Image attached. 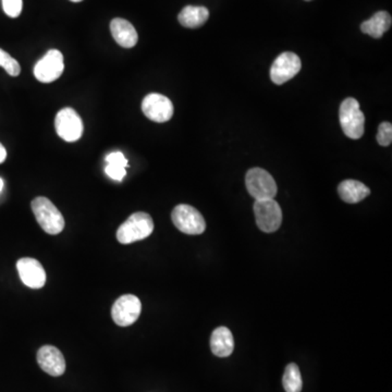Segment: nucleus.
I'll return each instance as SVG.
<instances>
[{
    "instance_id": "cd10ccee",
    "label": "nucleus",
    "mask_w": 392,
    "mask_h": 392,
    "mask_svg": "<svg viewBox=\"0 0 392 392\" xmlns=\"http://www.w3.org/2000/svg\"><path fill=\"white\" fill-rule=\"evenodd\" d=\"M305 1H312V0H305Z\"/></svg>"
},
{
    "instance_id": "423d86ee",
    "label": "nucleus",
    "mask_w": 392,
    "mask_h": 392,
    "mask_svg": "<svg viewBox=\"0 0 392 392\" xmlns=\"http://www.w3.org/2000/svg\"><path fill=\"white\" fill-rule=\"evenodd\" d=\"M256 224L266 233L277 231L282 222V211L275 198L255 200L254 203Z\"/></svg>"
},
{
    "instance_id": "ddd939ff",
    "label": "nucleus",
    "mask_w": 392,
    "mask_h": 392,
    "mask_svg": "<svg viewBox=\"0 0 392 392\" xmlns=\"http://www.w3.org/2000/svg\"><path fill=\"white\" fill-rule=\"evenodd\" d=\"M37 363L43 371L53 377H59L66 371V360L59 349L44 345L37 352Z\"/></svg>"
},
{
    "instance_id": "b1692460",
    "label": "nucleus",
    "mask_w": 392,
    "mask_h": 392,
    "mask_svg": "<svg viewBox=\"0 0 392 392\" xmlns=\"http://www.w3.org/2000/svg\"><path fill=\"white\" fill-rule=\"evenodd\" d=\"M106 161L113 165H120V166L128 167V159L124 157L122 152H115V153L109 154L106 157Z\"/></svg>"
},
{
    "instance_id": "20e7f679",
    "label": "nucleus",
    "mask_w": 392,
    "mask_h": 392,
    "mask_svg": "<svg viewBox=\"0 0 392 392\" xmlns=\"http://www.w3.org/2000/svg\"><path fill=\"white\" fill-rule=\"evenodd\" d=\"M172 219L176 229L185 235H202L206 230L203 215L196 208L187 204L176 206L172 211Z\"/></svg>"
},
{
    "instance_id": "1a4fd4ad",
    "label": "nucleus",
    "mask_w": 392,
    "mask_h": 392,
    "mask_svg": "<svg viewBox=\"0 0 392 392\" xmlns=\"http://www.w3.org/2000/svg\"><path fill=\"white\" fill-rule=\"evenodd\" d=\"M65 70L63 55L58 49H50L34 67V76L42 83H51L61 77Z\"/></svg>"
},
{
    "instance_id": "dca6fc26",
    "label": "nucleus",
    "mask_w": 392,
    "mask_h": 392,
    "mask_svg": "<svg viewBox=\"0 0 392 392\" xmlns=\"http://www.w3.org/2000/svg\"><path fill=\"white\" fill-rule=\"evenodd\" d=\"M338 193L345 203L356 204L371 194V189L362 182L356 180H345L338 187Z\"/></svg>"
},
{
    "instance_id": "a211bd4d",
    "label": "nucleus",
    "mask_w": 392,
    "mask_h": 392,
    "mask_svg": "<svg viewBox=\"0 0 392 392\" xmlns=\"http://www.w3.org/2000/svg\"><path fill=\"white\" fill-rule=\"evenodd\" d=\"M209 18V11L205 7H196V5H187L182 9L178 20L182 27L189 29H198L202 27Z\"/></svg>"
},
{
    "instance_id": "4468645a",
    "label": "nucleus",
    "mask_w": 392,
    "mask_h": 392,
    "mask_svg": "<svg viewBox=\"0 0 392 392\" xmlns=\"http://www.w3.org/2000/svg\"><path fill=\"white\" fill-rule=\"evenodd\" d=\"M111 31L113 40L122 47L132 48L137 45L139 41L137 30L124 19H113L111 23Z\"/></svg>"
},
{
    "instance_id": "9d476101",
    "label": "nucleus",
    "mask_w": 392,
    "mask_h": 392,
    "mask_svg": "<svg viewBox=\"0 0 392 392\" xmlns=\"http://www.w3.org/2000/svg\"><path fill=\"white\" fill-rule=\"evenodd\" d=\"M302 68L297 54L286 51L277 57L270 68V79L275 84L281 85L295 78Z\"/></svg>"
},
{
    "instance_id": "aec40b11",
    "label": "nucleus",
    "mask_w": 392,
    "mask_h": 392,
    "mask_svg": "<svg viewBox=\"0 0 392 392\" xmlns=\"http://www.w3.org/2000/svg\"><path fill=\"white\" fill-rule=\"evenodd\" d=\"M0 67H3L11 77H18L21 73V67L18 61L3 49H0Z\"/></svg>"
},
{
    "instance_id": "7ed1b4c3",
    "label": "nucleus",
    "mask_w": 392,
    "mask_h": 392,
    "mask_svg": "<svg viewBox=\"0 0 392 392\" xmlns=\"http://www.w3.org/2000/svg\"><path fill=\"white\" fill-rule=\"evenodd\" d=\"M339 119L343 133L349 139L358 140L363 137L365 117L356 98L349 97L343 100L340 106Z\"/></svg>"
},
{
    "instance_id": "9b49d317",
    "label": "nucleus",
    "mask_w": 392,
    "mask_h": 392,
    "mask_svg": "<svg viewBox=\"0 0 392 392\" xmlns=\"http://www.w3.org/2000/svg\"><path fill=\"white\" fill-rule=\"evenodd\" d=\"M174 111L172 100L157 93L148 94L142 102V111L145 116L158 124L169 122L174 116Z\"/></svg>"
},
{
    "instance_id": "f8f14e48",
    "label": "nucleus",
    "mask_w": 392,
    "mask_h": 392,
    "mask_svg": "<svg viewBox=\"0 0 392 392\" xmlns=\"http://www.w3.org/2000/svg\"><path fill=\"white\" fill-rule=\"evenodd\" d=\"M19 276L27 287L31 289H41L46 284V273L42 264L37 260L24 257L16 263Z\"/></svg>"
},
{
    "instance_id": "5701e85b",
    "label": "nucleus",
    "mask_w": 392,
    "mask_h": 392,
    "mask_svg": "<svg viewBox=\"0 0 392 392\" xmlns=\"http://www.w3.org/2000/svg\"><path fill=\"white\" fill-rule=\"evenodd\" d=\"M106 174H108L111 179L122 181L126 174V167L108 163V166L106 167Z\"/></svg>"
},
{
    "instance_id": "bb28decb",
    "label": "nucleus",
    "mask_w": 392,
    "mask_h": 392,
    "mask_svg": "<svg viewBox=\"0 0 392 392\" xmlns=\"http://www.w3.org/2000/svg\"><path fill=\"white\" fill-rule=\"evenodd\" d=\"M72 3H80V1H83V0H70Z\"/></svg>"
},
{
    "instance_id": "412c9836",
    "label": "nucleus",
    "mask_w": 392,
    "mask_h": 392,
    "mask_svg": "<svg viewBox=\"0 0 392 392\" xmlns=\"http://www.w3.org/2000/svg\"><path fill=\"white\" fill-rule=\"evenodd\" d=\"M377 142L382 146H389L392 142V124L390 122H382L377 132Z\"/></svg>"
},
{
    "instance_id": "2eb2a0df",
    "label": "nucleus",
    "mask_w": 392,
    "mask_h": 392,
    "mask_svg": "<svg viewBox=\"0 0 392 392\" xmlns=\"http://www.w3.org/2000/svg\"><path fill=\"white\" fill-rule=\"evenodd\" d=\"M235 349L232 332L227 327H218L211 337V350L218 358H228Z\"/></svg>"
},
{
    "instance_id": "f3484780",
    "label": "nucleus",
    "mask_w": 392,
    "mask_h": 392,
    "mask_svg": "<svg viewBox=\"0 0 392 392\" xmlns=\"http://www.w3.org/2000/svg\"><path fill=\"white\" fill-rule=\"evenodd\" d=\"M391 16L387 11H379L367 21L361 24V30L365 34L374 38H380L391 27Z\"/></svg>"
},
{
    "instance_id": "6e6552de",
    "label": "nucleus",
    "mask_w": 392,
    "mask_h": 392,
    "mask_svg": "<svg viewBox=\"0 0 392 392\" xmlns=\"http://www.w3.org/2000/svg\"><path fill=\"white\" fill-rule=\"evenodd\" d=\"M142 311L140 299L133 295H122L111 308V316L118 326L128 327L135 324Z\"/></svg>"
},
{
    "instance_id": "6ab92c4d",
    "label": "nucleus",
    "mask_w": 392,
    "mask_h": 392,
    "mask_svg": "<svg viewBox=\"0 0 392 392\" xmlns=\"http://www.w3.org/2000/svg\"><path fill=\"white\" fill-rule=\"evenodd\" d=\"M282 384H284L286 392L302 391V376H301L300 369L297 364L291 363L286 367L284 377H282Z\"/></svg>"
},
{
    "instance_id": "f257e3e1",
    "label": "nucleus",
    "mask_w": 392,
    "mask_h": 392,
    "mask_svg": "<svg viewBox=\"0 0 392 392\" xmlns=\"http://www.w3.org/2000/svg\"><path fill=\"white\" fill-rule=\"evenodd\" d=\"M154 231V221L148 214H133L119 227L117 239L122 244H130L150 237Z\"/></svg>"
},
{
    "instance_id": "39448f33",
    "label": "nucleus",
    "mask_w": 392,
    "mask_h": 392,
    "mask_svg": "<svg viewBox=\"0 0 392 392\" xmlns=\"http://www.w3.org/2000/svg\"><path fill=\"white\" fill-rule=\"evenodd\" d=\"M245 185L251 196L256 200L275 198L278 189L273 176L262 168L250 169L245 176Z\"/></svg>"
},
{
    "instance_id": "0eeeda50",
    "label": "nucleus",
    "mask_w": 392,
    "mask_h": 392,
    "mask_svg": "<svg viewBox=\"0 0 392 392\" xmlns=\"http://www.w3.org/2000/svg\"><path fill=\"white\" fill-rule=\"evenodd\" d=\"M57 135L66 142H77L83 135V122L79 113L73 108L67 107L61 109L55 119Z\"/></svg>"
},
{
    "instance_id": "a878e982",
    "label": "nucleus",
    "mask_w": 392,
    "mask_h": 392,
    "mask_svg": "<svg viewBox=\"0 0 392 392\" xmlns=\"http://www.w3.org/2000/svg\"><path fill=\"white\" fill-rule=\"evenodd\" d=\"M3 179L0 178V192H1V189H3Z\"/></svg>"
},
{
    "instance_id": "393cba45",
    "label": "nucleus",
    "mask_w": 392,
    "mask_h": 392,
    "mask_svg": "<svg viewBox=\"0 0 392 392\" xmlns=\"http://www.w3.org/2000/svg\"><path fill=\"white\" fill-rule=\"evenodd\" d=\"M7 158V150L3 148V145L0 143V163H3Z\"/></svg>"
},
{
    "instance_id": "4be33fe9",
    "label": "nucleus",
    "mask_w": 392,
    "mask_h": 392,
    "mask_svg": "<svg viewBox=\"0 0 392 392\" xmlns=\"http://www.w3.org/2000/svg\"><path fill=\"white\" fill-rule=\"evenodd\" d=\"M22 7V0H3V11L10 18H18L21 14Z\"/></svg>"
},
{
    "instance_id": "f03ea898",
    "label": "nucleus",
    "mask_w": 392,
    "mask_h": 392,
    "mask_svg": "<svg viewBox=\"0 0 392 392\" xmlns=\"http://www.w3.org/2000/svg\"><path fill=\"white\" fill-rule=\"evenodd\" d=\"M31 206L35 219L46 233L56 235L62 231L66 224L65 218L51 200L40 196L32 200Z\"/></svg>"
}]
</instances>
